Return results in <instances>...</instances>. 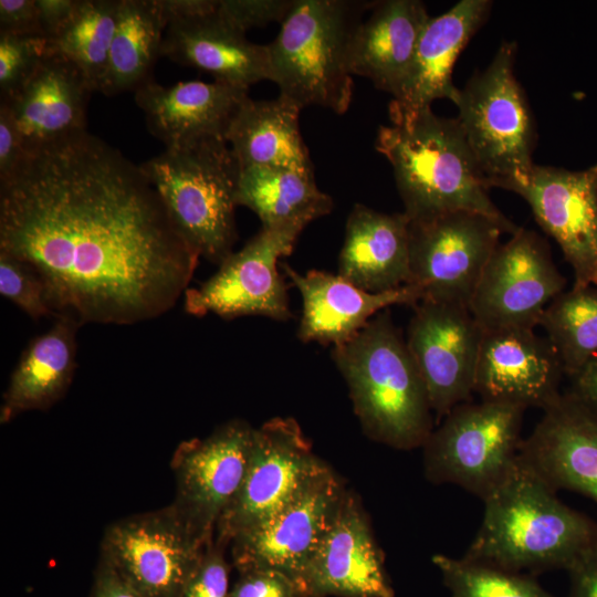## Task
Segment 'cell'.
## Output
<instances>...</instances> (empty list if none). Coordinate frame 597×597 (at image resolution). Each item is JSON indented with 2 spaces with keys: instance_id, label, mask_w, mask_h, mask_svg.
I'll return each instance as SVG.
<instances>
[{
  "instance_id": "obj_24",
  "label": "cell",
  "mask_w": 597,
  "mask_h": 597,
  "mask_svg": "<svg viewBox=\"0 0 597 597\" xmlns=\"http://www.w3.org/2000/svg\"><path fill=\"white\" fill-rule=\"evenodd\" d=\"M93 90L66 59L49 53L4 102L22 137L24 154L86 129Z\"/></svg>"
},
{
  "instance_id": "obj_37",
  "label": "cell",
  "mask_w": 597,
  "mask_h": 597,
  "mask_svg": "<svg viewBox=\"0 0 597 597\" xmlns=\"http://www.w3.org/2000/svg\"><path fill=\"white\" fill-rule=\"evenodd\" d=\"M226 547L214 538L206 546L181 597H229V565L224 557Z\"/></svg>"
},
{
  "instance_id": "obj_23",
  "label": "cell",
  "mask_w": 597,
  "mask_h": 597,
  "mask_svg": "<svg viewBox=\"0 0 597 597\" xmlns=\"http://www.w3.org/2000/svg\"><path fill=\"white\" fill-rule=\"evenodd\" d=\"M282 266L302 296L297 337L304 343L341 345L356 335L379 312L392 305L415 306L422 298L421 291L412 284L371 293L338 274L320 270L301 274L287 264Z\"/></svg>"
},
{
  "instance_id": "obj_20",
  "label": "cell",
  "mask_w": 597,
  "mask_h": 597,
  "mask_svg": "<svg viewBox=\"0 0 597 597\" xmlns=\"http://www.w3.org/2000/svg\"><path fill=\"white\" fill-rule=\"evenodd\" d=\"M519 454L556 491L597 502V412L569 391L543 409Z\"/></svg>"
},
{
  "instance_id": "obj_39",
  "label": "cell",
  "mask_w": 597,
  "mask_h": 597,
  "mask_svg": "<svg viewBox=\"0 0 597 597\" xmlns=\"http://www.w3.org/2000/svg\"><path fill=\"white\" fill-rule=\"evenodd\" d=\"M229 597H302L297 586L287 575L269 568L252 569L240 574Z\"/></svg>"
},
{
  "instance_id": "obj_35",
  "label": "cell",
  "mask_w": 597,
  "mask_h": 597,
  "mask_svg": "<svg viewBox=\"0 0 597 597\" xmlns=\"http://www.w3.org/2000/svg\"><path fill=\"white\" fill-rule=\"evenodd\" d=\"M0 293L33 320L53 315L45 284L24 261L0 251Z\"/></svg>"
},
{
  "instance_id": "obj_17",
  "label": "cell",
  "mask_w": 597,
  "mask_h": 597,
  "mask_svg": "<svg viewBox=\"0 0 597 597\" xmlns=\"http://www.w3.org/2000/svg\"><path fill=\"white\" fill-rule=\"evenodd\" d=\"M507 190L528 203L536 222L557 242L573 269V287L597 286V165L570 171L534 164Z\"/></svg>"
},
{
  "instance_id": "obj_40",
  "label": "cell",
  "mask_w": 597,
  "mask_h": 597,
  "mask_svg": "<svg viewBox=\"0 0 597 597\" xmlns=\"http://www.w3.org/2000/svg\"><path fill=\"white\" fill-rule=\"evenodd\" d=\"M0 33L44 38L35 0H1Z\"/></svg>"
},
{
  "instance_id": "obj_28",
  "label": "cell",
  "mask_w": 597,
  "mask_h": 597,
  "mask_svg": "<svg viewBox=\"0 0 597 597\" xmlns=\"http://www.w3.org/2000/svg\"><path fill=\"white\" fill-rule=\"evenodd\" d=\"M78 327L71 317L57 316L29 342L3 394L2 423L24 411L48 409L64 396L76 368Z\"/></svg>"
},
{
  "instance_id": "obj_45",
  "label": "cell",
  "mask_w": 597,
  "mask_h": 597,
  "mask_svg": "<svg viewBox=\"0 0 597 597\" xmlns=\"http://www.w3.org/2000/svg\"><path fill=\"white\" fill-rule=\"evenodd\" d=\"M156 4L168 24L214 12L218 0H156Z\"/></svg>"
},
{
  "instance_id": "obj_29",
  "label": "cell",
  "mask_w": 597,
  "mask_h": 597,
  "mask_svg": "<svg viewBox=\"0 0 597 597\" xmlns=\"http://www.w3.org/2000/svg\"><path fill=\"white\" fill-rule=\"evenodd\" d=\"M301 111L280 95L273 100L249 96L226 135L241 169L264 166L314 172L300 129Z\"/></svg>"
},
{
  "instance_id": "obj_8",
  "label": "cell",
  "mask_w": 597,
  "mask_h": 597,
  "mask_svg": "<svg viewBox=\"0 0 597 597\" xmlns=\"http://www.w3.org/2000/svg\"><path fill=\"white\" fill-rule=\"evenodd\" d=\"M525 410L482 399L455 406L422 446L426 478L454 484L482 500L519 455Z\"/></svg>"
},
{
  "instance_id": "obj_36",
  "label": "cell",
  "mask_w": 597,
  "mask_h": 597,
  "mask_svg": "<svg viewBox=\"0 0 597 597\" xmlns=\"http://www.w3.org/2000/svg\"><path fill=\"white\" fill-rule=\"evenodd\" d=\"M49 54L48 39L0 33V96L9 100Z\"/></svg>"
},
{
  "instance_id": "obj_2",
  "label": "cell",
  "mask_w": 597,
  "mask_h": 597,
  "mask_svg": "<svg viewBox=\"0 0 597 597\" xmlns=\"http://www.w3.org/2000/svg\"><path fill=\"white\" fill-rule=\"evenodd\" d=\"M556 492L519 454L482 499V522L463 556L521 573L569 572L597 547V524Z\"/></svg>"
},
{
  "instance_id": "obj_42",
  "label": "cell",
  "mask_w": 597,
  "mask_h": 597,
  "mask_svg": "<svg viewBox=\"0 0 597 597\" xmlns=\"http://www.w3.org/2000/svg\"><path fill=\"white\" fill-rule=\"evenodd\" d=\"M44 38L50 39L70 20L78 0H35Z\"/></svg>"
},
{
  "instance_id": "obj_22",
  "label": "cell",
  "mask_w": 597,
  "mask_h": 597,
  "mask_svg": "<svg viewBox=\"0 0 597 597\" xmlns=\"http://www.w3.org/2000/svg\"><path fill=\"white\" fill-rule=\"evenodd\" d=\"M492 1L462 0L447 12L430 18L419 40L407 77L389 104L391 123L406 121L431 107L433 101H454L452 81L457 59L485 23Z\"/></svg>"
},
{
  "instance_id": "obj_26",
  "label": "cell",
  "mask_w": 597,
  "mask_h": 597,
  "mask_svg": "<svg viewBox=\"0 0 597 597\" xmlns=\"http://www.w3.org/2000/svg\"><path fill=\"white\" fill-rule=\"evenodd\" d=\"M369 11L352 42L350 72L395 97L431 17L419 0L375 1Z\"/></svg>"
},
{
  "instance_id": "obj_27",
  "label": "cell",
  "mask_w": 597,
  "mask_h": 597,
  "mask_svg": "<svg viewBox=\"0 0 597 597\" xmlns=\"http://www.w3.org/2000/svg\"><path fill=\"white\" fill-rule=\"evenodd\" d=\"M338 275L371 293L409 283V219L356 203L348 214Z\"/></svg>"
},
{
  "instance_id": "obj_7",
  "label": "cell",
  "mask_w": 597,
  "mask_h": 597,
  "mask_svg": "<svg viewBox=\"0 0 597 597\" xmlns=\"http://www.w3.org/2000/svg\"><path fill=\"white\" fill-rule=\"evenodd\" d=\"M517 45L503 41L493 60L458 90L462 129L489 188H507L531 172L536 143L532 111L514 74Z\"/></svg>"
},
{
  "instance_id": "obj_6",
  "label": "cell",
  "mask_w": 597,
  "mask_h": 597,
  "mask_svg": "<svg viewBox=\"0 0 597 597\" xmlns=\"http://www.w3.org/2000/svg\"><path fill=\"white\" fill-rule=\"evenodd\" d=\"M171 221L200 256L220 265L237 241L241 167L228 143L205 138L139 164Z\"/></svg>"
},
{
  "instance_id": "obj_46",
  "label": "cell",
  "mask_w": 597,
  "mask_h": 597,
  "mask_svg": "<svg viewBox=\"0 0 597 597\" xmlns=\"http://www.w3.org/2000/svg\"><path fill=\"white\" fill-rule=\"evenodd\" d=\"M569 379V392L597 412V357Z\"/></svg>"
},
{
  "instance_id": "obj_38",
  "label": "cell",
  "mask_w": 597,
  "mask_h": 597,
  "mask_svg": "<svg viewBox=\"0 0 597 597\" xmlns=\"http://www.w3.org/2000/svg\"><path fill=\"white\" fill-rule=\"evenodd\" d=\"M294 0H218L217 13L242 33L272 22L280 24Z\"/></svg>"
},
{
  "instance_id": "obj_19",
  "label": "cell",
  "mask_w": 597,
  "mask_h": 597,
  "mask_svg": "<svg viewBox=\"0 0 597 597\" xmlns=\"http://www.w3.org/2000/svg\"><path fill=\"white\" fill-rule=\"evenodd\" d=\"M563 376V366L553 345L534 328L485 331L474 394L482 400L543 410L562 394Z\"/></svg>"
},
{
  "instance_id": "obj_30",
  "label": "cell",
  "mask_w": 597,
  "mask_h": 597,
  "mask_svg": "<svg viewBox=\"0 0 597 597\" xmlns=\"http://www.w3.org/2000/svg\"><path fill=\"white\" fill-rule=\"evenodd\" d=\"M237 202L252 210L262 228H305L334 207L332 197L317 187L314 172L264 166L241 169Z\"/></svg>"
},
{
  "instance_id": "obj_43",
  "label": "cell",
  "mask_w": 597,
  "mask_h": 597,
  "mask_svg": "<svg viewBox=\"0 0 597 597\" xmlns=\"http://www.w3.org/2000/svg\"><path fill=\"white\" fill-rule=\"evenodd\" d=\"M92 597H143L107 563L101 559L92 590Z\"/></svg>"
},
{
  "instance_id": "obj_15",
  "label": "cell",
  "mask_w": 597,
  "mask_h": 597,
  "mask_svg": "<svg viewBox=\"0 0 597 597\" xmlns=\"http://www.w3.org/2000/svg\"><path fill=\"white\" fill-rule=\"evenodd\" d=\"M253 429L243 420H231L206 438L180 442L174 453L171 506L205 543L214 538L220 517L243 482Z\"/></svg>"
},
{
  "instance_id": "obj_13",
  "label": "cell",
  "mask_w": 597,
  "mask_h": 597,
  "mask_svg": "<svg viewBox=\"0 0 597 597\" xmlns=\"http://www.w3.org/2000/svg\"><path fill=\"white\" fill-rule=\"evenodd\" d=\"M546 240L520 228L489 260L469 310L483 331L535 328L548 304L565 291Z\"/></svg>"
},
{
  "instance_id": "obj_34",
  "label": "cell",
  "mask_w": 597,
  "mask_h": 597,
  "mask_svg": "<svg viewBox=\"0 0 597 597\" xmlns=\"http://www.w3.org/2000/svg\"><path fill=\"white\" fill-rule=\"evenodd\" d=\"M451 597H554L535 579L462 556H432Z\"/></svg>"
},
{
  "instance_id": "obj_3",
  "label": "cell",
  "mask_w": 597,
  "mask_h": 597,
  "mask_svg": "<svg viewBox=\"0 0 597 597\" xmlns=\"http://www.w3.org/2000/svg\"><path fill=\"white\" fill-rule=\"evenodd\" d=\"M375 147L392 167L409 220L471 211L511 235L521 228L491 200L458 118L440 117L427 107L406 121L380 126Z\"/></svg>"
},
{
  "instance_id": "obj_10",
  "label": "cell",
  "mask_w": 597,
  "mask_h": 597,
  "mask_svg": "<svg viewBox=\"0 0 597 597\" xmlns=\"http://www.w3.org/2000/svg\"><path fill=\"white\" fill-rule=\"evenodd\" d=\"M323 462L293 418L276 417L254 428L243 482L220 517L214 540L229 546L235 536L272 519Z\"/></svg>"
},
{
  "instance_id": "obj_21",
  "label": "cell",
  "mask_w": 597,
  "mask_h": 597,
  "mask_svg": "<svg viewBox=\"0 0 597 597\" xmlns=\"http://www.w3.org/2000/svg\"><path fill=\"white\" fill-rule=\"evenodd\" d=\"M249 88L219 81H180L172 85L150 82L134 94L148 132L165 148L205 138L226 140L229 127Z\"/></svg>"
},
{
  "instance_id": "obj_44",
  "label": "cell",
  "mask_w": 597,
  "mask_h": 597,
  "mask_svg": "<svg viewBox=\"0 0 597 597\" xmlns=\"http://www.w3.org/2000/svg\"><path fill=\"white\" fill-rule=\"evenodd\" d=\"M569 574L572 586L568 597H597V547L577 563Z\"/></svg>"
},
{
  "instance_id": "obj_31",
  "label": "cell",
  "mask_w": 597,
  "mask_h": 597,
  "mask_svg": "<svg viewBox=\"0 0 597 597\" xmlns=\"http://www.w3.org/2000/svg\"><path fill=\"white\" fill-rule=\"evenodd\" d=\"M167 22L156 0H121L116 28L98 92L115 96L153 82Z\"/></svg>"
},
{
  "instance_id": "obj_4",
  "label": "cell",
  "mask_w": 597,
  "mask_h": 597,
  "mask_svg": "<svg viewBox=\"0 0 597 597\" xmlns=\"http://www.w3.org/2000/svg\"><path fill=\"white\" fill-rule=\"evenodd\" d=\"M332 357L354 411L373 440L398 450L422 447L433 430L429 396L389 308L376 314Z\"/></svg>"
},
{
  "instance_id": "obj_25",
  "label": "cell",
  "mask_w": 597,
  "mask_h": 597,
  "mask_svg": "<svg viewBox=\"0 0 597 597\" xmlns=\"http://www.w3.org/2000/svg\"><path fill=\"white\" fill-rule=\"evenodd\" d=\"M161 56L214 81L250 87L270 77L268 46L251 42L214 12L167 24Z\"/></svg>"
},
{
  "instance_id": "obj_9",
  "label": "cell",
  "mask_w": 597,
  "mask_h": 597,
  "mask_svg": "<svg viewBox=\"0 0 597 597\" xmlns=\"http://www.w3.org/2000/svg\"><path fill=\"white\" fill-rule=\"evenodd\" d=\"M502 233L492 219L471 211L409 220L408 284L421 291V301L469 307Z\"/></svg>"
},
{
  "instance_id": "obj_41",
  "label": "cell",
  "mask_w": 597,
  "mask_h": 597,
  "mask_svg": "<svg viewBox=\"0 0 597 597\" xmlns=\"http://www.w3.org/2000/svg\"><path fill=\"white\" fill-rule=\"evenodd\" d=\"M24 156L21 134L9 106L0 102V181L9 178Z\"/></svg>"
},
{
  "instance_id": "obj_5",
  "label": "cell",
  "mask_w": 597,
  "mask_h": 597,
  "mask_svg": "<svg viewBox=\"0 0 597 597\" xmlns=\"http://www.w3.org/2000/svg\"><path fill=\"white\" fill-rule=\"evenodd\" d=\"M374 2L294 0L277 35L266 44L269 81L279 95L301 109L316 105L339 115L347 112L354 91L350 46Z\"/></svg>"
},
{
  "instance_id": "obj_14",
  "label": "cell",
  "mask_w": 597,
  "mask_h": 597,
  "mask_svg": "<svg viewBox=\"0 0 597 597\" xmlns=\"http://www.w3.org/2000/svg\"><path fill=\"white\" fill-rule=\"evenodd\" d=\"M347 492L342 478L323 462L284 509L231 541L238 572L275 569L294 582L335 521Z\"/></svg>"
},
{
  "instance_id": "obj_18",
  "label": "cell",
  "mask_w": 597,
  "mask_h": 597,
  "mask_svg": "<svg viewBox=\"0 0 597 597\" xmlns=\"http://www.w3.org/2000/svg\"><path fill=\"white\" fill-rule=\"evenodd\" d=\"M294 583L302 597L395 596L368 516L350 491Z\"/></svg>"
},
{
  "instance_id": "obj_33",
  "label": "cell",
  "mask_w": 597,
  "mask_h": 597,
  "mask_svg": "<svg viewBox=\"0 0 597 597\" xmlns=\"http://www.w3.org/2000/svg\"><path fill=\"white\" fill-rule=\"evenodd\" d=\"M568 378L597 357V286L564 291L544 311L540 323Z\"/></svg>"
},
{
  "instance_id": "obj_32",
  "label": "cell",
  "mask_w": 597,
  "mask_h": 597,
  "mask_svg": "<svg viewBox=\"0 0 597 597\" xmlns=\"http://www.w3.org/2000/svg\"><path fill=\"white\" fill-rule=\"evenodd\" d=\"M119 1L78 0L70 20L48 39L49 53L75 65L93 92H98L105 72Z\"/></svg>"
},
{
  "instance_id": "obj_16",
  "label": "cell",
  "mask_w": 597,
  "mask_h": 597,
  "mask_svg": "<svg viewBox=\"0 0 597 597\" xmlns=\"http://www.w3.org/2000/svg\"><path fill=\"white\" fill-rule=\"evenodd\" d=\"M483 334L468 306L429 300L413 306L406 343L437 420L471 400Z\"/></svg>"
},
{
  "instance_id": "obj_11",
  "label": "cell",
  "mask_w": 597,
  "mask_h": 597,
  "mask_svg": "<svg viewBox=\"0 0 597 597\" xmlns=\"http://www.w3.org/2000/svg\"><path fill=\"white\" fill-rule=\"evenodd\" d=\"M209 543L170 504L111 524L102 538L101 559L143 597H181Z\"/></svg>"
},
{
  "instance_id": "obj_1",
  "label": "cell",
  "mask_w": 597,
  "mask_h": 597,
  "mask_svg": "<svg viewBox=\"0 0 597 597\" xmlns=\"http://www.w3.org/2000/svg\"><path fill=\"white\" fill-rule=\"evenodd\" d=\"M0 251L34 269L55 317L130 325L169 312L200 254L140 165L86 129L0 181Z\"/></svg>"
},
{
  "instance_id": "obj_12",
  "label": "cell",
  "mask_w": 597,
  "mask_h": 597,
  "mask_svg": "<svg viewBox=\"0 0 597 597\" xmlns=\"http://www.w3.org/2000/svg\"><path fill=\"white\" fill-rule=\"evenodd\" d=\"M304 227L262 228L243 248L232 252L218 271L184 294V308L192 316L222 318L259 315L276 321L291 318L286 286L277 263L291 254Z\"/></svg>"
}]
</instances>
